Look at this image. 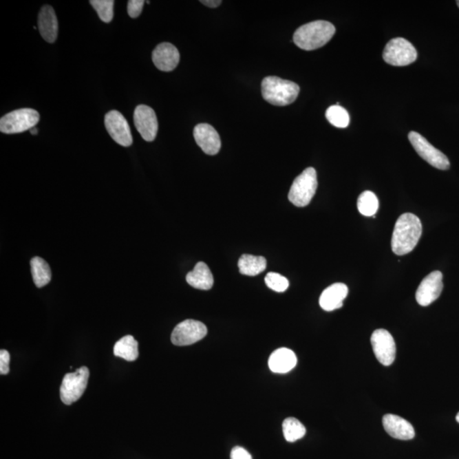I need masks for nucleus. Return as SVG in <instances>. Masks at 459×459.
Here are the masks:
<instances>
[{
	"mask_svg": "<svg viewBox=\"0 0 459 459\" xmlns=\"http://www.w3.org/2000/svg\"><path fill=\"white\" fill-rule=\"evenodd\" d=\"M422 223L418 217L406 213L401 215L394 227L392 248L394 254H409L416 247L422 235Z\"/></svg>",
	"mask_w": 459,
	"mask_h": 459,
	"instance_id": "f257e3e1",
	"label": "nucleus"
},
{
	"mask_svg": "<svg viewBox=\"0 0 459 459\" xmlns=\"http://www.w3.org/2000/svg\"><path fill=\"white\" fill-rule=\"evenodd\" d=\"M335 27L326 21H316L303 25L295 31L294 42L302 50H314L330 42L335 34Z\"/></svg>",
	"mask_w": 459,
	"mask_h": 459,
	"instance_id": "f03ea898",
	"label": "nucleus"
},
{
	"mask_svg": "<svg viewBox=\"0 0 459 459\" xmlns=\"http://www.w3.org/2000/svg\"><path fill=\"white\" fill-rule=\"evenodd\" d=\"M261 90L263 98L267 103L274 106L285 107L297 99L299 86L294 82L270 76L263 79Z\"/></svg>",
	"mask_w": 459,
	"mask_h": 459,
	"instance_id": "7ed1b4c3",
	"label": "nucleus"
},
{
	"mask_svg": "<svg viewBox=\"0 0 459 459\" xmlns=\"http://www.w3.org/2000/svg\"><path fill=\"white\" fill-rule=\"evenodd\" d=\"M317 186L316 169L312 167L307 168L292 183L288 193L289 201L297 207H306L316 194Z\"/></svg>",
	"mask_w": 459,
	"mask_h": 459,
	"instance_id": "20e7f679",
	"label": "nucleus"
},
{
	"mask_svg": "<svg viewBox=\"0 0 459 459\" xmlns=\"http://www.w3.org/2000/svg\"><path fill=\"white\" fill-rule=\"evenodd\" d=\"M39 114L32 108L10 111L0 119V131L3 134H20L34 128L39 122Z\"/></svg>",
	"mask_w": 459,
	"mask_h": 459,
	"instance_id": "39448f33",
	"label": "nucleus"
},
{
	"mask_svg": "<svg viewBox=\"0 0 459 459\" xmlns=\"http://www.w3.org/2000/svg\"><path fill=\"white\" fill-rule=\"evenodd\" d=\"M89 377V368L85 366L65 375L60 388L61 402L68 406L77 402L85 392Z\"/></svg>",
	"mask_w": 459,
	"mask_h": 459,
	"instance_id": "423d86ee",
	"label": "nucleus"
},
{
	"mask_svg": "<svg viewBox=\"0 0 459 459\" xmlns=\"http://www.w3.org/2000/svg\"><path fill=\"white\" fill-rule=\"evenodd\" d=\"M418 53L414 46L403 38L393 39L386 45L383 52L385 63L392 66L404 67L417 60Z\"/></svg>",
	"mask_w": 459,
	"mask_h": 459,
	"instance_id": "0eeeda50",
	"label": "nucleus"
},
{
	"mask_svg": "<svg viewBox=\"0 0 459 459\" xmlns=\"http://www.w3.org/2000/svg\"><path fill=\"white\" fill-rule=\"evenodd\" d=\"M408 139L419 156L433 167L442 171H447L450 168V162L446 155L432 146L420 134L412 131L408 135Z\"/></svg>",
	"mask_w": 459,
	"mask_h": 459,
	"instance_id": "6e6552de",
	"label": "nucleus"
},
{
	"mask_svg": "<svg viewBox=\"0 0 459 459\" xmlns=\"http://www.w3.org/2000/svg\"><path fill=\"white\" fill-rule=\"evenodd\" d=\"M208 334L207 327L200 321L187 319L179 323L173 330L171 341L177 346L195 344Z\"/></svg>",
	"mask_w": 459,
	"mask_h": 459,
	"instance_id": "1a4fd4ad",
	"label": "nucleus"
},
{
	"mask_svg": "<svg viewBox=\"0 0 459 459\" xmlns=\"http://www.w3.org/2000/svg\"><path fill=\"white\" fill-rule=\"evenodd\" d=\"M376 359L384 366H390L396 359V347L392 335L385 330H377L371 337Z\"/></svg>",
	"mask_w": 459,
	"mask_h": 459,
	"instance_id": "9d476101",
	"label": "nucleus"
},
{
	"mask_svg": "<svg viewBox=\"0 0 459 459\" xmlns=\"http://www.w3.org/2000/svg\"><path fill=\"white\" fill-rule=\"evenodd\" d=\"M105 126L114 142L128 147L133 144L131 130L124 115L118 111H110L105 116Z\"/></svg>",
	"mask_w": 459,
	"mask_h": 459,
	"instance_id": "9b49d317",
	"label": "nucleus"
},
{
	"mask_svg": "<svg viewBox=\"0 0 459 459\" xmlns=\"http://www.w3.org/2000/svg\"><path fill=\"white\" fill-rule=\"evenodd\" d=\"M134 122L142 138L148 142H153L157 136L158 122L153 108L146 105H140L134 114Z\"/></svg>",
	"mask_w": 459,
	"mask_h": 459,
	"instance_id": "f8f14e48",
	"label": "nucleus"
},
{
	"mask_svg": "<svg viewBox=\"0 0 459 459\" xmlns=\"http://www.w3.org/2000/svg\"><path fill=\"white\" fill-rule=\"evenodd\" d=\"M442 273L436 270L424 278L416 292V301L422 306H428L440 297L443 289Z\"/></svg>",
	"mask_w": 459,
	"mask_h": 459,
	"instance_id": "ddd939ff",
	"label": "nucleus"
},
{
	"mask_svg": "<svg viewBox=\"0 0 459 459\" xmlns=\"http://www.w3.org/2000/svg\"><path fill=\"white\" fill-rule=\"evenodd\" d=\"M193 136L197 144L204 153L216 155L222 147V140L218 132L208 124H200L194 128Z\"/></svg>",
	"mask_w": 459,
	"mask_h": 459,
	"instance_id": "4468645a",
	"label": "nucleus"
},
{
	"mask_svg": "<svg viewBox=\"0 0 459 459\" xmlns=\"http://www.w3.org/2000/svg\"><path fill=\"white\" fill-rule=\"evenodd\" d=\"M180 53L171 43H162L153 52V61L158 70L171 72L180 63Z\"/></svg>",
	"mask_w": 459,
	"mask_h": 459,
	"instance_id": "2eb2a0df",
	"label": "nucleus"
},
{
	"mask_svg": "<svg viewBox=\"0 0 459 459\" xmlns=\"http://www.w3.org/2000/svg\"><path fill=\"white\" fill-rule=\"evenodd\" d=\"M383 425L385 431L393 438L408 440L414 438V426L406 419L395 414H386L383 417Z\"/></svg>",
	"mask_w": 459,
	"mask_h": 459,
	"instance_id": "dca6fc26",
	"label": "nucleus"
},
{
	"mask_svg": "<svg viewBox=\"0 0 459 459\" xmlns=\"http://www.w3.org/2000/svg\"><path fill=\"white\" fill-rule=\"evenodd\" d=\"M349 289L344 284H334L325 289L321 294L319 303L326 312L341 308L343 302L348 295Z\"/></svg>",
	"mask_w": 459,
	"mask_h": 459,
	"instance_id": "f3484780",
	"label": "nucleus"
},
{
	"mask_svg": "<svg viewBox=\"0 0 459 459\" xmlns=\"http://www.w3.org/2000/svg\"><path fill=\"white\" fill-rule=\"evenodd\" d=\"M38 28L42 38L46 42L54 43L58 35V21L52 6H43L39 14Z\"/></svg>",
	"mask_w": 459,
	"mask_h": 459,
	"instance_id": "a211bd4d",
	"label": "nucleus"
},
{
	"mask_svg": "<svg viewBox=\"0 0 459 459\" xmlns=\"http://www.w3.org/2000/svg\"><path fill=\"white\" fill-rule=\"evenodd\" d=\"M297 364V356L292 350L288 348H280L269 357L270 370L276 374H287Z\"/></svg>",
	"mask_w": 459,
	"mask_h": 459,
	"instance_id": "6ab92c4d",
	"label": "nucleus"
},
{
	"mask_svg": "<svg viewBox=\"0 0 459 459\" xmlns=\"http://www.w3.org/2000/svg\"><path fill=\"white\" fill-rule=\"evenodd\" d=\"M187 284L201 290H209L214 285V277L204 262H198L193 270L186 275Z\"/></svg>",
	"mask_w": 459,
	"mask_h": 459,
	"instance_id": "aec40b11",
	"label": "nucleus"
},
{
	"mask_svg": "<svg viewBox=\"0 0 459 459\" xmlns=\"http://www.w3.org/2000/svg\"><path fill=\"white\" fill-rule=\"evenodd\" d=\"M115 356L120 357L128 361L138 359V342L131 335L125 336L116 343L114 348Z\"/></svg>",
	"mask_w": 459,
	"mask_h": 459,
	"instance_id": "412c9836",
	"label": "nucleus"
},
{
	"mask_svg": "<svg viewBox=\"0 0 459 459\" xmlns=\"http://www.w3.org/2000/svg\"><path fill=\"white\" fill-rule=\"evenodd\" d=\"M238 268L245 276H257L266 270V259L262 256L244 255L238 260Z\"/></svg>",
	"mask_w": 459,
	"mask_h": 459,
	"instance_id": "4be33fe9",
	"label": "nucleus"
},
{
	"mask_svg": "<svg viewBox=\"0 0 459 459\" xmlns=\"http://www.w3.org/2000/svg\"><path fill=\"white\" fill-rule=\"evenodd\" d=\"M31 270L36 287H45L52 281V270L45 259L41 257L32 259Z\"/></svg>",
	"mask_w": 459,
	"mask_h": 459,
	"instance_id": "5701e85b",
	"label": "nucleus"
},
{
	"mask_svg": "<svg viewBox=\"0 0 459 459\" xmlns=\"http://www.w3.org/2000/svg\"><path fill=\"white\" fill-rule=\"evenodd\" d=\"M285 439L288 442H295L306 436V429L297 418H288L283 423Z\"/></svg>",
	"mask_w": 459,
	"mask_h": 459,
	"instance_id": "b1692460",
	"label": "nucleus"
},
{
	"mask_svg": "<svg viewBox=\"0 0 459 459\" xmlns=\"http://www.w3.org/2000/svg\"><path fill=\"white\" fill-rule=\"evenodd\" d=\"M378 206L377 196L370 191H364L357 200V209L364 216H374L378 211Z\"/></svg>",
	"mask_w": 459,
	"mask_h": 459,
	"instance_id": "393cba45",
	"label": "nucleus"
},
{
	"mask_svg": "<svg viewBox=\"0 0 459 459\" xmlns=\"http://www.w3.org/2000/svg\"><path fill=\"white\" fill-rule=\"evenodd\" d=\"M326 118L334 127L344 129L350 124V116L344 107L334 105L326 111Z\"/></svg>",
	"mask_w": 459,
	"mask_h": 459,
	"instance_id": "a878e982",
	"label": "nucleus"
},
{
	"mask_svg": "<svg viewBox=\"0 0 459 459\" xmlns=\"http://www.w3.org/2000/svg\"><path fill=\"white\" fill-rule=\"evenodd\" d=\"M89 3L101 21L106 23H111L114 18V0H92Z\"/></svg>",
	"mask_w": 459,
	"mask_h": 459,
	"instance_id": "bb28decb",
	"label": "nucleus"
},
{
	"mask_svg": "<svg viewBox=\"0 0 459 459\" xmlns=\"http://www.w3.org/2000/svg\"><path fill=\"white\" fill-rule=\"evenodd\" d=\"M267 287L277 292H283L289 287V281L286 277L276 273H270L265 278Z\"/></svg>",
	"mask_w": 459,
	"mask_h": 459,
	"instance_id": "cd10ccee",
	"label": "nucleus"
},
{
	"mask_svg": "<svg viewBox=\"0 0 459 459\" xmlns=\"http://www.w3.org/2000/svg\"><path fill=\"white\" fill-rule=\"evenodd\" d=\"M145 1L143 0H129L128 14L131 18H137L142 14Z\"/></svg>",
	"mask_w": 459,
	"mask_h": 459,
	"instance_id": "c85d7f7f",
	"label": "nucleus"
},
{
	"mask_svg": "<svg viewBox=\"0 0 459 459\" xmlns=\"http://www.w3.org/2000/svg\"><path fill=\"white\" fill-rule=\"evenodd\" d=\"M10 353L6 350L0 352V374L6 375L10 373Z\"/></svg>",
	"mask_w": 459,
	"mask_h": 459,
	"instance_id": "c756f323",
	"label": "nucleus"
},
{
	"mask_svg": "<svg viewBox=\"0 0 459 459\" xmlns=\"http://www.w3.org/2000/svg\"><path fill=\"white\" fill-rule=\"evenodd\" d=\"M231 459H252V456L244 448L236 447L231 450Z\"/></svg>",
	"mask_w": 459,
	"mask_h": 459,
	"instance_id": "7c9ffc66",
	"label": "nucleus"
},
{
	"mask_svg": "<svg viewBox=\"0 0 459 459\" xmlns=\"http://www.w3.org/2000/svg\"><path fill=\"white\" fill-rule=\"evenodd\" d=\"M200 2L206 6L211 7V8H215V7H218L222 3L220 0H202Z\"/></svg>",
	"mask_w": 459,
	"mask_h": 459,
	"instance_id": "2f4dec72",
	"label": "nucleus"
},
{
	"mask_svg": "<svg viewBox=\"0 0 459 459\" xmlns=\"http://www.w3.org/2000/svg\"><path fill=\"white\" fill-rule=\"evenodd\" d=\"M30 132H31L32 135L36 136V135H37V134L39 132V129L37 128L34 127V128H32V129H30Z\"/></svg>",
	"mask_w": 459,
	"mask_h": 459,
	"instance_id": "473e14b6",
	"label": "nucleus"
},
{
	"mask_svg": "<svg viewBox=\"0 0 459 459\" xmlns=\"http://www.w3.org/2000/svg\"><path fill=\"white\" fill-rule=\"evenodd\" d=\"M456 420L459 423V413L457 414Z\"/></svg>",
	"mask_w": 459,
	"mask_h": 459,
	"instance_id": "72a5a7b5",
	"label": "nucleus"
},
{
	"mask_svg": "<svg viewBox=\"0 0 459 459\" xmlns=\"http://www.w3.org/2000/svg\"><path fill=\"white\" fill-rule=\"evenodd\" d=\"M457 5L459 7V0H458V1H457Z\"/></svg>",
	"mask_w": 459,
	"mask_h": 459,
	"instance_id": "f704fd0d",
	"label": "nucleus"
}]
</instances>
